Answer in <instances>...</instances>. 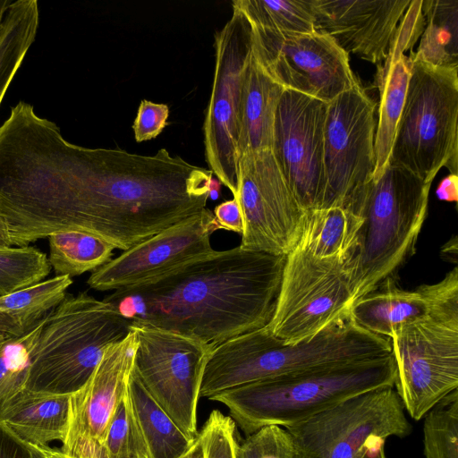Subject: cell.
Listing matches in <instances>:
<instances>
[{"mask_svg": "<svg viewBox=\"0 0 458 458\" xmlns=\"http://www.w3.org/2000/svg\"><path fill=\"white\" fill-rule=\"evenodd\" d=\"M212 178L165 148L146 156L71 143L31 105L0 130V215L13 246L81 231L127 250L205 209Z\"/></svg>", "mask_w": 458, "mask_h": 458, "instance_id": "1", "label": "cell"}, {"mask_svg": "<svg viewBox=\"0 0 458 458\" xmlns=\"http://www.w3.org/2000/svg\"><path fill=\"white\" fill-rule=\"evenodd\" d=\"M284 255L237 246L181 265L104 299L131 325L174 331L216 346L266 327L279 293Z\"/></svg>", "mask_w": 458, "mask_h": 458, "instance_id": "2", "label": "cell"}, {"mask_svg": "<svg viewBox=\"0 0 458 458\" xmlns=\"http://www.w3.org/2000/svg\"><path fill=\"white\" fill-rule=\"evenodd\" d=\"M388 355L389 339L361 327L350 310L297 344L284 343L264 327L213 347L205 365L199 397L210 398L269 377Z\"/></svg>", "mask_w": 458, "mask_h": 458, "instance_id": "3", "label": "cell"}, {"mask_svg": "<svg viewBox=\"0 0 458 458\" xmlns=\"http://www.w3.org/2000/svg\"><path fill=\"white\" fill-rule=\"evenodd\" d=\"M392 355L314 368L221 392L209 400L227 407L248 437L267 426L288 428L350 398L394 386Z\"/></svg>", "mask_w": 458, "mask_h": 458, "instance_id": "4", "label": "cell"}, {"mask_svg": "<svg viewBox=\"0 0 458 458\" xmlns=\"http://www.w3.org/2000/svg\"><path fill=\"white\" fill-rule=\"evenodd\" d=\"M431 184L403 167L388 164L377 177L357 190L344 207L361 221L354 301L393 278L415 252L428 214Z\"/></svg>", "mask_w": 458, "mask_h": 458, "instance_id": "5", "label": "cell"}, {"mask_svg": "<svg viewBox=\"0 0 458 458\" xmlns=\"http://www.w3.org/2000/svg\"><path fill=\"white\" fill-rule=\"evenodd\" d=\"M419 287L427 299L426 314L389 338L394 388L415 420L458 389V267Z\"/></svg>", "mask_w": 458, "mask_h": 458, "instance_id": "6", "label": "cell"}, {"mask_svg": "<svg viewBox=\"0 0 458 458\" xmlns=\"http://www.w3.org/2000/svg\"><path fill=\"white\" fill-rule=\"evenodd\" d=\"M131 322L111 303L81 292L66 294L47 316L30 355L26 388L68 394L80 390L106 348L125 338Z\"/></svg>", "mask_w": 458, "mask_h": 458, "instance_id": "7", "label": "cell"}, {"mask_svg": "<svg viewBox=\"0 0 458 458\" xmlns=\"http://www.w3.org/2000/svg\"><path fill=\"white\" fill-rule=\"evenodd\" d=\"M411 51L405 101L388 164L432 183L444 166L457 174L458 67L432 65L415 59Z\"/></svg>", "mask_w": 458, "mask_h": 458, "instance_id": "8", "label": "cell"}, {"mask_svg": "<svg viewBox=\"0 0 458 458\" xmlns=\"http://www.w3.org/2000/svg\"><path fill=\"white\" fill-rule=\"evenodd\" d=\"M356 254L319 258L299 245L285 256L279 293L266 328L285 344L309 339L351 310Z\"/></svg>", "mask_w": 458, "mask_h": 458, "instance_id": "9", "label": "cell"}, {"mask_svg": "<svg viewBox=\"0 0 458 458\" xmlns=\"http://www.w3.org/2000/svg\"><path fill=\"white\" fill-rule=\"evenodd\" d=\"M215 69L203 123L209 170L236 198L239 141L244 87L252 54V30L245 13L233 3V13L214 35Z\"/></svg>", "mask_w": 458, "mask_h": 458, "instance_id": "10", "label": "cell"}, {"mask_svg": "<svg viewBox=\"0 0 458 458\" xmlns=\"http://www.w3.org/2000/svg\"><path fill=\"white\" fill-rule=\"evenodd\" d=\"M293 458H363L390 437L411 431L394 388H377L350 398L285 428Z\"/></svg>", "mask_w": 458, "mask_h": 458, "instance_id": "11", "label": "cell"}, {"mask_svg": "<svg viewBox=\"0 0 458 458\" xmlns=\"http://www.w3.org/2000/svg\"><path fill=\"white\" fill-rule=\"evenodd\" d=\"M137 346L132 369L154 400L191 440L205 365L214 346L150 326L131 325Z\"/></svg>", "mask_w": 458, "mask_h": 458, "instance_id": "12", "label": "cell"}, {"mask_svg": "<svg viewBox=\"0 0 458 458\" xmlns=\"http://www.w3.org/2000/svg\"><path fill=\"white\" fill-rule=\"evenodd\" d=\"M235 199L244 225L241 248L284 256L294 248L307 211L298 202L271 148L240 156Z\"/></svg>", "mask_w": 458, "mask_h": 458, "instance_id": "13", "label": "cell"}, {"mask_svg": "<svg viewBox=\"0 0 458 458\" xmlns=\"http://www.w3.org/2000/svg\"><path fill=\"white\" fill-rule=\"evenodd\" d=\"M250 25L255 58L284 89L328 103L358 82L349 55L328 36L317 31L276 32Z\"/></svg>", "mask_w": 458, "mask_h": 458, "instance_id": "14", "label": "cell"}, {"mask_svg": "<svg viewBox=\"0 0 458 458\" xmlns=\"http://www.w3.org/2000/svg\"><path fill=\"white\" fill-rule=\"evenodd\" d=\"M376 103L359 81L327 103L324 125L325 190L318 209L344 208L373 175Z\"/></svg>", "mask_w": 458, "mask_h": 458, "instance_id": "15", "label": "cell"}, {"mask_svg": "<svg viewBox=\"0 0 458 458\" xmlns=\"http://www.w3.org/2000/svg\"><path fill=\"white\" fill-rule=\"evenodd\" d=\"M327 103L284 89L276 107L272 151L305 211L320 208L325 190L324 125Z\"/></svg>", "mask_w": 458, "mask_h": 458, "instance_id": "16", "label": "cell"}, {"mask_svg": "<svg viewBox=\"0 0 458 458\" xmlns=\"http://www.w3.org/2000/svg\"><path fill=\"white\" fill-rule=\"evenodd\" d=\"M137 336L132 327L108 345L86 384L69 398L68 427L60 450L71 458H105L109 421L125 395L133 368Z\"/></svg>", "mask_w": 458, "mask_h": 458, "instance_id": "17", "label": "cell"}, {"mask_svg": "<svg viewBox=\"0 0 458 458\" xmlns=\"http://www.w3.org/2000/svg\"><path fill=\"white\" fill-rule=\"evenodd\" d=\"M218 229L206 208L124 250L97 268L87 280L98 291L117 290L156 278L215 250L210 237Z\"/></svg>", "mask_w": 458, "mask_h": 458, "instance_id": "18", "label": "cell"}, {"mask_svg": "<svg viewBox=\"0 0 458 458\" xmlns=\"http://www.w3.org/2000/svg\"><path fill=\"white\" fill-rule=\"evenodd\" d=\"M411 0H310L315 31L348 55L381 64Z\"/></svg>", "mask_w": 458, "mask_h": 458, "instance_id": "19", "label": "cell"}, {"mask_svg": "<svg viewBox=\"0 0 458 458\" xmlns=\"http://www.w3.org/2000/svg\"><path fill=\"white\" fill-rule=\"evenodd\" d=\"M423 26L420 9L409 6L398 25L387 57L377 65L376 85L379 91V106L372 178L377 177L388 165L410 79V61L405 51L412 50Z\"/></svg>", "mask_w": 458, "mask_h": 458, "instance_id": "20", "label": "cell"}, {"mask_svg": "<svg viewBox=\"0 0 458 458\" xmlns=\"http://www.w3.org/2000/svg\"><path fill=\"white\" fill-rule=\"evenodd\" d=\"M68 394L33 392L26 387L0 412V424L24 443L48 445L64 439L68 427Z\"/></svg>", "mask_w": 458, "mask_h": 458, "instance_id": "21", "label": "cell"}, {"mask_svg": "<svg viewBox=\"0 0 458 458\" xmlns=\"http://www.w3.org/2000/svg\"><path fill=\"white\" fill-rule=\"evenodd\" d=\"M378 288L354 301L350 310L355 322L369 332L389 339L401 327L426 314L428 302L420 287L403 290L388 278Z\"/></svg>", "mask_w": 458, "mask_h": 458, "instance_id": "22", "label": "cell"}, {"mask_svg": "<svg viewBox=\"0 0 458 458\" xmlns=\"http://www.w3.org/2000/svg\"><path fill=\"white\" fill-rule=\"evenodd\" d=\"M284 90L252 53L244 87L239 157L247 152L272 149L275 116Z\"/></svg>", "mask_w": 458, "mask_h": 458, "instance_id": "23", "label": "cell"}, {"mask_svg": "<svg viewBox=\"0 0 458 458\" xmlns=\"http://www.w3.org/2000/svg\"><path fill=\"white\" fill-rule=\"evenodd\" d=\"M360 225L345 208L310 210L296 245L319 258H346L357 252Z\"/></svg>", "mask_w": 458, "mask_h": 458, "instance_id": "24", "label": "cell"}, {"mask_svg": "<svg viewBox=\"0 0 458 458\" xmlns=\"http://www.w3.org/2000/svg\"><path fill=\"white\" fill-rule=\"evenodd\" d=\"M128 394L135 419L152 458H177L191 445L190 439L154 400L131 370Z\"/></svg>", "mask_w": 458, "mask_h": 458, "instance_id": "25", "label": "cell"}, {"mask_svg": "<svg viewBox=\"0 0 458 458\" xmlns=\"http://www.w3.org/2000/svg\"><path fill=\"white\" fill-rule=\"evenodd\" d=\"M423 31L415 59L438 67H458V1L422 0Z\"/></svg>", "mask_w": 458, "mask_h": 458, "instance_id": "26", "label": "cell"}, {"mask_svg": "<svg viewBox=\"0 0 458 458\" xmlns=\"http://www.w3.org/2000/svg\"><path fill=\"white\" fill-rule=\"evenodd\" d=\"M38 24L37 0L12 1L0 29V104L35 41Z\"/></svg>", "mask_w": 458, "mask_h": 458, "instance_id": "27", "label": "cell"}, {"mask_svg": "<svg viewBox=\"0 0 458 458\" xmlns=\"http://www.w3.org/2000/svg\"><path fill=\"white\" fill-rule=\"evenodd\" d=\"M51 268L70 277L96 270L108 262L115 250L106 241L81 231H63L48 237Z\"/></svg>", "mask_w": 458, "mask_h": 458, "instance_id": "28", "label": "cell"}, {"mask_svg": "<svg viewBox=\"0 0 458 458\" xmlns=\"http://www.w3.org/2000/svg\"><path fill=\"white\" fill-rule=\"evenodd\" d=\"M72 284V277L55 276L0 296V313L26 333L64 301Z\"/></svg>", "mask_w": 458, "mask_h": 458, "instance_id": "29", "label": "cell"}, {"mask_svg": "<svg viewBox=\"0 0 458 458\" xmlns=\"http://www.w3.org/2000/svg\"><path fill=\"white\" fill-rule=\"evenodd\" d=\"M233 3L257 27L276 32L315 31L310 0H237Z\"/></svg>", "mask_w": 458, "mask_h": 458, "instance_id": "30", "label": "cell"}, {"mask_svg": "<svg viewBox=\"0 0 458 458\" xmlns=\"http://www.w3.org/2000/svg\"><path fill=\"white\" fill-rule=\"evenodd\" d=\"M48 314L21 336L0 341V412L26 387L31 352Z\"/></svg>", "mask_w": 458, "mask_h": 458, "instance_id": "31", "label": "cell"}, {"mask_svg": "<svg viewBox=\"0 0 458 458\" xmlns=\"http://www.w3.org/2000/svg\"><path fill=\"white\" fill-rule=\"evenodd\" d=\"M426 458H458V389L450 393L424 417Z\"/></svg>", "mask_w": 458, "mask_h": 458, "instance_id": "32", "label": "cell"}, {"mask_svg": "<svg viewBox=\"0 0 458 458\" xmlns=\"http://www.w3.org/2000/svg\"><path fill=\"white\" fill-rule=\"evenodd\" d=\"M50 271L47 256L37 248H0V296L43 281Z\"/></svg>", "mask_w": 458, "mask_h": 458, "instance_id": "33", "label": "cell"}, {"mask_svg": "<svg viewBox=\"0 0 458 458\" xmlns=\"http://www.w3.org/2000/svg\"><path fill=\"white\" fill-rule=\"evenodd\" d=\"M103 453L105 458H152L135 419L128 391L109 421Z\"/></svg>", "mask_w": 458, "mask_h": 458, "instance_id": "34", "label": "cell"}, {"mask_svg": "<svg viewBox=\"0 0 458 458\" xmlns=\"http://www.w3.org/2000/svg\"><path fill=\"white\" fill-rule=\"evenodd\" d=\"M236 424L218 410L209 414L199 432L205 458H238L239 442Z\"/></svg>", "mask_w": 458, "mask_h": 458, "instance_id": "35", "label": "cell"}, {"mask_svg": "<svg viewBox=\"0 0 458 458\" xmlns=\"http://www.w3.org/2000/svg\"><path fill=\"white\" fill-rule=\"evenodd\" d=\"M168 117L167 105L141 100L132 124L136 141L142 142L157 138L168 125Z\"/></svg>", "mask_w": 458, "mask_h": 458, "instance_id": "36", "label": "cell"}, {"mask_svg": "<svg viewBox=\"0 0 458 458\" xmlns=\"http://www.w3.org/2000/svg\"><path fill=\"white\" fill-rule=\"evenodd\" d=\"M213 215L219 230L233 231L242 234L243 218L237 199L233 198L216 205Z\"/></svg>", "mask_w": 458, "mask_h": 458, "instance_id": "37", "label": "cell"}, {"mask_svg": "<svg viewBox=\"0 0 458 458\" xmlns=\"http://www.w3.org/2000/svg\"><path fill=\"white\" fill-rule=\"evenodd\" d=\"M0 458H33L27 444L0 424Z\"/></svg>", "mask_w": 458, "mask_h": 458, "instance_id": "38", "label": "cell"}, {"mask_svg": "<svg viewBox=\"0 0 458 458\" xmlns=\"http://www.w3.org/2000/svg\"><path fill=\"white\" fill-rule=\"evenodd\" d=\"M437 196L440 200L456 202L458 199V179L457 174H450L438 184Z\"/></svg>", "mask_w": 458, "mask_h": 458, "instance_id": "39", "label": "cell"}, {"mask_svg": "<svg viewBox=\"0 0 458 458\" xmlns=\"http://www.w3.org/2000/svg\"><path fill=\"white\" fill-rule=\"evenodd\" d=\"M27 444V443H26ZM33 458H71L64 454L60 448L50 447L49 445H35L27 444Z\"/></svg>", "mask_w": 458, "mask_h": 458, "instance_id": "40", "label": "cell"}, {"mask_svg": "<svg viewBox=\"0 0 458 458\" xmlns=\"http://www.w3.org/2000/svg\"><path fill=\"white\" fill-rule=\"evenodd\" d=\"M22 335L21 330L11 318L0 313V341Z\"/></svg>", "mask_w": 458, "mask_h": 458, "instance_id": "41", "label": "cell"}, {"mask_svg": "<svg viewBox=\"0 0 458 458\" xmlns=\"http://www.w3.org/2000/svg\"><path fill=\"white\" fill-rule=\"evenodd\" d=\"M177 458H205L203 444L199 434L191 445Z\"/></svg>", "mask_w": 458, "mask_h": 458, "instance_id": "42", "label": "cell"}, {"mask_svg": "<svg viewBox=\"0 0 458 458\" xmlns=\"http://www.w3.org/2000/svg\"><path fill=\"white\" fill-rule=\"evenodd\" d=\"M9 230L4 219L0 216V248L12 247Z\"/></svg>", "mask_w": 458, "mask_h": 458, "instance_id": "43", "label": "cell"}, {"mask_svg": "<svg viewBox=\"0 0 458 458\" xmlns=\"http://www.w3.org/2000/svg\"><path fill=\"white\" fill-rule=\"evenodd\" d=\"M363 458H386L384 445L370 449Z\"/></svg>", "mask_w": 458, "mask_h": 458, "instance_id": "44", "label": "cell"}, {"mask_svg": "<svg viewBox=\"0 0 458 458\" xmlns=\"http://www.w3.org/2000/svg\"><path fill=\"white\" fill-rule=\"evenodd\" d=\"M11 3H12L11 0H0V29H1L4 15L9 8Z\"/></svg>", "mask_w": 458, "mask_h": 458, "instance_id": "45", "label": "cell"}]
</instances>
